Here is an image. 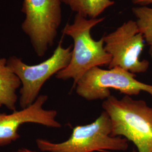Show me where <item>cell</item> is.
Wrapping results in <instances>:
<instances>
[{
    "instance_id": "4fadbf2b",
    "label": "cell",
    "mask_w": 152,
    "mask_h": 152,
    "mask_svg": "<svg viewBox=\"0 0 152 152\" xmlns=\"http://www.w3.org/2000/svg\"><path fill=\"white\" fill-rule=\"evenodd\" d=\"M11 152H28V149H18L15 151Z\"/></svg>"
},
{
    "instance_id": "52a82bcc",
    "label": "cell",
    "mask_w": 152,
    "mask_h": 152,
    "mask_svg": "<svg viewBox=\"0 0 152 152\" xmlns=\"http://www.w3.org/2000/svg\"><path fill=\"white\" fill-rule=\"evenodd\" d=\"M103 38L105 50L111 56L109 69L120 67L134 74L147 72L149 62L140 58L145 40L136 21L125 22Z\"/></svg>"
},
{
    "instance_id": "8fae6325",
    "label": "cell",
    "mask_w": 152,
    "mask_h": 152,
    "mask_svg": "<svg viewBox=\"0 0 152 152\" xmlns=\"http://www.w3.org/2000/svg\"><path fill=\"white\" fill-rule=\"evenodd\" d=\"M132 11L136 18L139 31L149 48V53L152 56V8L147 6H139L133 7Z\"/></svg>"
},
{
    "instance_id": "7c38bea8",
    "label": "cell",
    "mask_w": 152,
    "mask_h": 152,
    "mask_svg": "<svg viewBox=\"0 0 152 152\" xmlns=\"http://www.w3.org/2000/svg\"><path fill=\"white\" fill-rule=\"evenodd\" d=\"M131 2L137 5L148 6L152 4V0H131Z\"/></svg>"
},
{
    "instance_id": "7a4b0ae2",
    "label": "cell",
    "mask_w": 152,
    "mask_h": 152,
    "mask_svg": "<svg viewBox=\"0 0 152 152\" xmlns=\"http://www.w3.org/2000/svg\"><path fill=\"white\" fill-rule=\"evenodd\" d=\"M102 107L112 123L111 136H124L139 152H152V107L142 100L110 95Z\"/></svg>"
},
{
    "instance_id": "9c48e42d",
    "label": "cell",
    "mask_w": 152,
    "mask_h": 152,
    "mask_svg": "<svg viewBox=\"0 0 152 152\" xmlns=\"http://www.w3.org/2000/svg\"><path fill=\"white\" fill-rule=\"evenodd\" d=\"M20 86L21 82L8 66L7 59L0 58V107L16 110V90Z\"/></svg>"
},
{
    "instance_id": "8992f818",
    "label": "cell",
    "mask_w": 152,
    "mask_h": 152,
    "mask_svg": "<svg viewBox=\"0 0 152 152\" xmlns=\"http://www.w3.org/2000/svg\"><path fill=\"white\" fill-rule=\"evenodd\" d=\"M61 0L23 1L22 29L38 56H43L54 44L61 22Z\"/></svg>"
},
{
    "instance_id": "ba28073f",
    "label": "cell",
    "mask_w": 152,
    "mask_h": 152,
    "mask_svg": "<svg viewBox=\"0 0 152 152\" xmlns=\"http://www.w3.org/2000/svg\"><path fill=\"white\" fill-rule=\"evenodd\" d=\"M48 99V95H41L26 108L14 110L10 114L0 113V147L7 145L18 139L20 137L19 129L24 124H36L53 128L61 127V124L56 120L57 112L43 108Z\"/></svg>"
},
{
    "instance_id": "5bb4252c",
    "label": "cell",
    "mask_w": 152,
    "mask_h": 152,
    "mask_svg": "<svg viewBox=\"0 0 152 152\" xmlns=\"http://www.w3.org/2000/svg\"><path fill=\"white\" fill-rule=\"evenodd\" d=\"M28 152H35L32 151H31V150H29V149H28Z\"/></svg>"
},
{
    "instance_id": "30bf717a",
    "label": "cell",
    "mask_w": 152,
    "mask_h": 152,
    "mask_svg": "<svg viewBox=\"0 0 152 152\" xmlns=\"http://www.w3.org/2000/svg\"><path fill=\"white\" fill-rule=\"evenodd\" d=\"M76 14L88 18H96L114 4L112 0H61Z\"/></svg>"
},
{
    "instance_id": "277c9868",
    "label": "cell",
    "mask_w": 152,
    "mask_h": 152,
    "mask_svg": "<svg viewBox=\"0 0 152 152\" xmlns=\"http://www.w3.org/2000/svg\"><path fill=\"white\" fill-rule=\"evenodd\" d=\"M72 46L64 48L62 39L53 55L36 65H28L22 59L12 56L7 59V64L21 82L20 106L26 108L34 102L44 83L51 76L64 69L70 62Z\"/></svg>"
},
{
    "instance_id": "3957f363",
    "label": "cell",
    "mask_w": 152,
    "mask_h": 152,
    "mask_svg": "<svg viewBox=\"0 0 152 152\" xmlns=\"http://www.w3.org/2000/svg\"><path fill=\"white\" fill-rule=\"evenodd\" d=\"M112 123L108 113L104 110L91 124L77 126L66 141L55 143L38 139L36 144L42 152H92L104 150L126 151L128 140L120 136H111Z\"/></svg>"
},
{
    "instance_id": "5b68a950",
    "label": "cell",
    "mask_w": 152,
    "mask_h": 152,
    "mask_svg": "<svg viewBox=\"0 0 152 152\" xmlns=\"http://www.w3.org/2000/svg\"><path fill=\"white\" fill-rule=\"evenodd\" d=\"M135 74L120 67L103 69L99 66L87 71L76 83L77 94L88 101L105 100L115 89L125 95H137L141 91L152 96V85L137 80Z\"/></svg>"
},
{
    "instance_id": "6da1fadb",
    "label": "cell",
    "mask_w": 152,
    "mask_h": 152,
    "mask_svg": "<svg viewBox=\"0 0 152 152\" xmlns=\"http://www.w3.org/2000/svg\"><path fill=\"white\" fill-rule=\"evenodd\" d=\"M103 17L88 18L76 14L73 23H67L62 33L71 37L74 45L68 65L59 72L56 77L66 80L73 79L74 86L85 73L96 66L108 65L111 56L104 48L103 38L96 41L92 38V28L104 20Z\"/></svg>"
}]
</instances>
